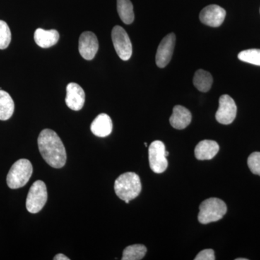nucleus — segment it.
<instances>
[{
    "mask_svg": "<svg viewBox=\"0 0 260 260\" xmlns=\"http://www.w3.org/2000/svg\"><path fill=\"white\" fill-rule=\"evenodd\" d=\"M213 76L204 70H198L195 73L193 83L195 88L200 91L206 93L209 91L213 85Z\"/></svg>",
    "mask_w": 260,
    "mask_h": 260,
    "instance_id": "nucleus-18",
    "label": "nucleus"
},
{
    "mask_svg": "<svg viewBox=\"0 0 260 260\" xmlns=\"http://www.w3.org/2000/svg\"><path fill=\"white\" fill-rule=\"evenodd\" d=\"M99 50V41L93 32L85 31L80 35L79 52L86 60H92Z\"/></svg>",
    "mask_w": 260,
    "mask_h": 260,
    "instance_id": "nucleus-11",
    "label": "nucleus"
},
{
    "mask_svg": "<svg viewBox=\"0 0 260 260\" xmlns=\"http://www.w3.org/2000/svg\"><path fill=\"white\" fill-rule=\"evenodd\" d=\"M247 164L253 174L260 176V152L251 153L248 158Z\"/></svg>",
    "mask_w": 260,
    "mask_h": 260,
    "instance_id": "nucleus-23",
    "label": "nucleus"
},
{
    "mask_svg": "<svg viewBox=\"0 0 260 260\" xmlns=\"http://www.w3.org/2000/svg\"><path fill=\"white\" fill-rule=\"evenodd\" d=\"M124 202H125V203H127V204H128V203H129V200H125V201H124Z\"/></svg>",
    "mask_w": 260,
    "mask_h": 260,
    "instance_id": "nucleus-27",
    "label": "nucleus"
},
{
    "mask_svg": "<svg viewBox=\"0 0 260 260\" xmlns=\"http://www.w3.org/2000/svg\"><path fill=\"white\" fill-rule=\"evenodd\" d=\"M218 143L213 140H205L200 141L194 149V155L200 160H210L213 158L219 151Z\"/></svg>",
    "mask_w": 260,
    "mask_h": 260,
    "instance_id": "nucleus-15",
    "label": "nucleus"
},
{
    "mask_svg": "<svg viewBox=\"0 0 260 260\" xmlns=\"http://www.w3.org/2000/svg\"><path fill=\"white\" fill-rule=\"evenodd\" d=\"M113 123L110 116L107 114H101L96 116L90 125V129L95 136L105 138L112 133Z\"/></svg>",
    "mask_w": 260,
    "mask_h": 260,
    "instance_id": "nucleus-14",
    "label": "nucleus"
},
{
    "mask_svg": "<svg viewBox=\"0 0 260 260\" xmlns=\"http://www.w3.org/2000/svg\"><path fill=\"white\" fill-rule=\"evenodd\" d=\"M226 16V12L221 7L216 5H210L202 10L200 14V20L208 26H220Z\"/></svg>",
    "mask_w": 260,
    "mask_h": 260,
    "instance_id": "nucleus-10",
    "label": "nucleus"
},
{
    "mask_svg": "<svg viewBox=\"0 0 260 260\" xmlns=\"http://www.w3.org/2000/svg\"><path fill=\"white\" fill-rule=\"evenodd\" d=\"M145 146H148V144H147L146 143H145Z\"/></svg>",
    "mask_w": 260,
    "mask_h": 260,
    "instance_id": "nucleus-28",
    "label": "nucleus"
},
{
    "mask_svg": "<svg viewBox=\"0 0 260 260\" xmlns=\"http://www.w3.org/2000/svg\"><path fill=\"white\" fill-rule=\"evenodd\" d=\"M169 121L171 125L175 129H185L191 123V112L182 106H176L173 109L172 115L171 116Z\"/></svg>",
    "mask_w": 260,
    "mask_h": 260,
    "instance_id": "nucleus-13",
    "label": "nucleus"
},
{
    "mask_svg": "<svg viewBox=\"0 0 260 260\" xmlns=\"http://www.w3.org/2000/svg\"><path fill=\"white\" fill-rule=\"evenodd\" d=\"M142 190L139 176L134 172L121 174L114 182V191L121 200H132L136 198Z\"/></svg>",
    "mask_w": 260,
    "mask_h": 260,
    "instance_id": "nucleus-2",
    "label": "nucleus"
},
{
    "mask_svg": "<svg viewBox=\"0 0 260 260\" xmlns=\"http://www.w3.org/2000/svg\"><path fill=\"white\" fill-rule=\"evenodd\" d=\"M11 38V31L8 24L0 20V49H5L9 47Z\"/></svg>",
    "mask_w": 260,
    "mask_h": 260,
    "instance_id": "nucleus-22",
    "label": "nucleus"
},
{
    "mask_svg": "<svg viewBox=\"0 0 260 260\" xmlns=\"http://www.w3.org/2000/svg\"><path fill=\"white\" fill-rule=\"evenodd\" d=\"M54 260H70V258L68 257V256H65L64 254H56L54 258Z\"/></svg>",
    "mask_w": 260,
    "mask_h": 260,
    "instance_id": "nucleus-25",
    "label": "nucleus"
},
{
    "mask_svg": "<svg viewBox=\"0 0 260 260\" xmlns=\"http://www.w3.org/2000/svg\"><path fill=\"white\" fill-rule=\"evenodd\" d=\"M113 44L116 54L123 61L129 60L133 54V45L127 32L122 27L116 25L112 29Z\"/></svg>",
    "mask_w": 260,
    "mask_h": 260,
    "instance_id": "nucleus-6",
    "label": "nucleus"
},
{
    "mask_svg": "<svg viewBox=\"0 0 260 260\" xmlns=\"http://www.w3.org/2000/svg\"><path fill=\"white\" fill-rule=\"evenodd\" d=\"M226 212L227 206L223 200L218 198H209L200 204L198 220L203 224L218 221L223 218Z\"/></svg>",
    "mask_w": 260,
    "mask_h": 260,
    "instance_id": "nucleus-3",
    "label": "nucleus"
},
{
    "mask_svg": "<svg viewBox=\"0 0 260 260\" xmlns=\"http://www.w3.org/2000/svg\"><path fill=\"white\" fill-rule=\"evenodd\" d=\"M47 186L44 181L38 180L30 186L26 199L29 213H37L43 209L47 201Z\"/></svg>",
    "mask_w": 260,
    "mask_h": 260,
    "instance_id": "nucleus-5",
    "label": "nucleus"
},
{
    "mask_svg": "<svg viewBox=\"0 0 260 260\" xmlns=\"http://www.w3.org/2000/svg\"><path fill=\"white\" fill-rule=\"evenodd\" d=\"M237 107L232 97L229 95H221L219 99V107L215 119L220 124H230L237 116Z\"/></svg>",
    "mask_w": 260,
    "mask_h": 260,
    "instance_id": "nucleus-8",
    "label": "nucleus"
},
{
    "mask_svg": "<svg viewBox=\"0 0 260 260\" xmlns=\"http://www.w3.org/2000/svg\"><path fill=\"white\" fill-rule=\"evenodd\" d=\"M15 110V104L10 94L0 90V120L10 119Z\"/></svg>",
    "mask_w": 260,
    "mask_h": 260,
    "instance_id": "nucleus-17",
    "label": "nucleus"
},
{
    "mask_svg": "<svg viewBox=\"0 0 260 260\" xmlns=\"http://www.w3.org/2000/svg\"><path fill=\"white\" fill-rule=\"evenodd\" d=\"M247 259H244V258H238V259H236V260H246Z\"/></svg>",
    "mask_w": 260,
    "mask_h": 260,
    "instance_id": "nucleus-26",
    "label": "nucleus"
},
{
    "mask_svg": "<svg viewBox=\"0 0 260 260\" xmlns=\"http://www.w3.org/2000/svg\"><path fill=\"white\" fill-rule=\"evenodd\" d=\"M117 11L123 23H133L135 20L133 5L130 0H117Z\"/></svg>",
    "mask_w": 260,
    "mask_h": 260,
    "instance_id": "nucleus-19",
    "label": "nucleus"
},
{
    "mask_svg": "<svg viewBox=\"0 0 260 260\" xmlns=\"http://www.w3.org/2000/svg\"><path fill=\"white\" fill-rule=\"evenodd\" d=\"M59 39V34L57 30H44L38 28L34 32V40L39 47L49 48L56 45Z\"/></svg>",
    "mask_w": 260,
    "mask_h": 260,
    "instance_id": "nucleus-16",
    "label": "nucleus"
},
{
    "mask_svg": "<svg viewBox=\"0 0 260 260\" xmlns=\"http://www.w3.org/2000/svg\"><path fill=\"white\" fill-rule=\"evenodd\" d=\"M195 260H215V253L211 249H204L200 251L194 258Z\"/></svg>",
    "mask_w": 260,
    "mask_h": 260,
    "instance_id": "nucleus-24",
    "label": "nucleus"
},
{
    "mask_svg": "<svg viewBox=\"0 0 260 260\" xmlns=\"http://www.w3.org/2000/svg\"><path fill=\"white\" fill-rule=\"evenodd\" d=\"M176 44L175 34H169L162 39L155 55V63L160 68H165L170 62Z\"/></svg>",
    "mask_w": 260,
    "mask_h": 260,
    "instance_id": "nucleus-9",
    "label": "nucleus"
},
{
    "mask_svg": "<svg viewBox=\"0 0 260 260\" xmlns=\"http://www.w3.org/2000/svg\"><path fill=\"white\" fill-rule=\"evenodd\" d=\"M32 166L28 159H20L13 164L7 177V184L10 189L23 187L31 177Z\"/></svg>",
    "mask_w": 260,
    "mask_h": 260,
    "instance_id": "nucleus-4",
    "label": "nucleus"
},
{
    "mask_svg": "<svg viewBox=\"0 0 260 260\" xmlns=\"http://www.w3.org/2000/svg\"><path fill=\"white\" fill-rule=\"evenodd\" d=\"M41 155L50 167L61 169L67 160L66 150L62 141L55 132L49 129L42 130L38 138Z\"/></svg>",
    "mask_w": 260,
    "mask_h": 260,
    "instance_id": "nucleus-1",
    "label": "nucleus"
},
{
    "mask_svg": "<svg viewBox=\"0 0 260 260\" xmlns=\"http://www.w3.org/2000/svg\"><path fill=\"white\" fill-rule=\"evenodd\" d=\"M166 151L165 145L160 140L153 141L149 147L150 167L156 174H161L167 170L168 160Z\"/></svg>",
    "mask_w": 260,
    "mask_h": 260,
    "instance_id": "nucleus-7",
    "label": "nucleus"
},
{
    "mask_svg": "<svg viewBox=\"0 0 260 260\" xmlns=\"http://www.w3.org/2000/svg\"><path fill=\"white\" fill-rule=\"evenodd\" d=\"M147 252L146 247L142 244H134L127 246L123 251L122 260H140L144 257Z\"/></svg>",
    "mask_w": 260,
    "mask_h": 260,
    "instance_id": "nucleus-20",
    "label": "nucleus"
},
{
    "mask_svg": "<svg viewBox=\"0 0 260 260\" xmlns=\"http://www.w3.org/2000/svg\"><path fill=\"white\" fill-rule=\"evenodd\" d=\"M85 94L83 89L78 84L70 83L67 86L65 99L67 106L73 111H80L83 107Z\"/></svg>",
    "mask_w": 260,
    "mask_h": 260,
    "instance_id": "nucleus-12",
    "label": "nucleus"
},
{
    "mask_svg": "<svg viewBox=\"0 0 260 260\" xmlns=\"http://www.w3.org/2000/svg\"><path fill=\"white\" fill-rule=\"evenodd\" d=\"M238 58L244 62L260 66V49H247L241 51L238 54Z\"/></svg>",
    "mask_w": 260,
    "mask_h": 260,
    "instance_id": "nucleus-21",
    "label": "nucleus"
}]
</instances>
